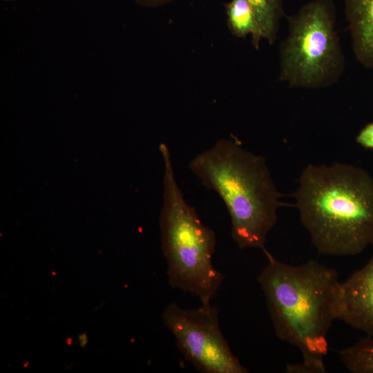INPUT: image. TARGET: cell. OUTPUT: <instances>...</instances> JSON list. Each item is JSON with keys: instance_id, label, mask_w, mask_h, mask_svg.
<instances>
[{"instance_id": "1", "label": "cell", "mask_w": 373, "mask_h": 373, "mask_svg": "<svg viewBox=\"0 0 373 373\" xmlns=\"http://www.w3.org/2000/svg\"><path fill=\"white\" fill-rule=\"evenodd\" d=\"M268 263L258 277L278 338L297 347L299 364L291 373H325L327 334L338 319L341 282L336 271L311 260L300 265L276 260L266 249Z\"/></svg>"}, {"instance_id": "2", "label": "cell", "mask_w": 373, "mask_h": 373, "mask_svg": "<svg viewBox=\"0 0 373 373\" xmlns=\"http://www.w3.org/2000/svg\"><path fill=\"white\" fill-rule=\"evenodd\" d=\"M294 197L319 253L354 256L373 245V177L352 164H308Z\"/></svg>"}, {"instance_id": "3", "label": "cell", "mask_w": 373, "mask_h": 373, "mask_svg": "<svg viewBox=\"0 0 373 373\" xmlns=\"http://www.w3.org/2000/svg\"><path fill=\"white\" fill-rule=\"evenodd\" d=\"M189 167L222 200L238 247L265 249L281 194L265 157L245 150L234 140L220 139L193 157Z\"/></svg>"}, {"instance_id": "4", "label": "cell", "mask_w": 373, "mask_h": 373, "mask_svg": "<svg viewBox=\"0 0 373 373\" xmlns=\"http://www.w3.org/2000/svg\"><path fill=\"white\" fill-rule=\"evenodd\" d=\"M160 151L164 166L160 222L169 283L195 295L202 304L211 303L224 278L212 262L215 233L184 199L175 180L169 149L162 144Z\"/></svg>"}, {"instance_id": "5", "label": "cell", "mask_w": 373, "mask_h": 373, "mask_svg": "<svg viewBox=\"0 0 373 373\" xmlns=\"http://www.w3.org/2000/svg\"><path fill=\"white\" fill-rule=\"evenodd\" d=\"M279 48V79L291 88L320 89L335 84L345 69L333 0H312L287 17Z\"/></svg>"}, {"instance_id": "6", "label": "cell", "mask_w": 373, "mask_h": 373, "mask_svg": "<svg viewBox=\"0 0 373 373\" xmlns=\"http://www.w3.org/2000/svg\"><path fill=\"white\" fill-rule=\"evenodd\" d=\"M163 321L174 336L185 360L203 373H247L231 352L218 321V310L211 303L197 309L169 305Z\"/></svg>"}, {"instance_id": "7", "label": "cell", "mask_w": 373, "mask_h": 373, "mask_svg": "<svg viewBox=\"0 0 373 373\" xmlns=\"http://www.w3.org/2000/svg\"><path fill=\"white\" fill-rule=\"evenodd\" d=\"M338 319L373 336V255L364 267L341 282Z\"/></svg>"}, {"instance_id": "8", "label": "cell", "mask_w": 373, "mask_h": 373, "mask_svg": "<svg viewBox=\"0 0 373 373\" xmlns=\"http://www.w3.org/2000/svg\"><path fill=\"white\" fill-rule=\"evenodd\" d=\"M346 19L356 59L373 68V0H345Z\"/></svg>"}, {"instance_id": "9", "label": "cell", "mask_w": 373, "mask_h": 373, "mask_svg": "<svg viewBox=\"0 0 373 373\" xmlns=\"http://www.w3.org/2000/svg\"><path fill=\"white\" fill-rule=\"evenodd\" d=\"M227 24L232 34L240 38L250 35L253 46L258 49L262 37L256 12L247 0H231L225 4Z\"/></svg>"}, {"instance_id": "10", "label": "cell", "mask_w": 373, "mask_h": 373, "mask_svg": "<svg viewBox=\"0 0 373 373\" xmlns=\"http://www.w3.org/2000/svg\"><path fill=\"white\" fill-rule=\"evenodd\" d=\"M253 7L262 37L272 44L277 37L280 19L285 16L283 0H247Z\"/></svg>"}, {"instance_id": "11", "label": "cell", "mask_w": 373, "mask_h": 373, "mask_svg": "<svg viewBox=\"0 0 373 373\" xmlns=\"http://www.w3.org/2000/svg\"><path fill=\"white\" fill-rule=\"evenodd\" d=\"M341 361L352 373H373V336L341 350Z\"/></svg>"}, {"instance_id": "12", "label": "cell", "mask_w": 373, "mask_h": 373, "mask_svg": "<svg viewBox=\"0 0 373 373\" xmlns=\"http://www.w3.org/2000/svg\"><path fill=\"white\" fill-rule=\"evenodd\" d=\"M356 140L362 147L373 149V122L365 125L359 131Z\"/></svg>"}, {"instance_id": "13", "label": "cell", "mask_w": 373, "mask_h": 373, "mask_svg": "<svg viewBox=\"0 0 373 373\" xmlns=\"http://www.w3.org/2000/svg\"><path fill=\"white\" fill-rule=\"evenodd\" d=\"M137 4L148 7L157 8L170 3L176 0H134Z\"/></svg>"}, {"instance_id": "14", "label": "cell", "mask_w": 373, "mask_h": 373, "mask_svg": "<svg viewBox=\"0 0 373 373\" xmlns=\"http://www.w3.org/2000/svg\"><path fill=\"white\" fill-rule=\"evenodd\" d=\"M6 1H15V0H6Z\"/></svg>"}]
</instances>
